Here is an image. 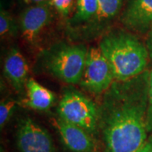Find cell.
Here are the masks:
<instances>
[{
	"mask_svg": "<svg viewBox=\"0 0 152 152\" xmlns=\"http://www.w3.org/2000/svg\"><path fill=\"white\" fill-rule=\"evenodd\" d=\"M4 72L8 80L18 91L26 86L29 67L26 58L18 49H11L6 56Z\"/></svg>",
	"mask_w": 152,
	"mask_h": 152,
	"instance_id": "cell-10",
	"label": "cell"
},
{
	"mask_svg": "<svg viewBox=\"0 0 152 152\" xmlns=\"http://www.w3.org/2000/svg\"><path fill=\"white\" fill-rule=\"evenodd\" d=\"M88 51L80 45H65L56 50L48 60L51 74L62 81L75 85L80 83L86 64Z\"/></svg>",
	"mask_w": 152,
	"mask_h": 152,
	"instance_id": "cell-3",
	"label": "cell"
},
{
	"mask_svg": "<svg viewBox=\"0 0 152 152\" xmlns=\"http://www.w3.org/2000/svg\"><path fill=\"white\" fill-rule=\"evenodd\" d=\"M150 74L114 80L98 108L99 125L108 152H138L147 138Z\"/></svg>",
	"mask_w": 152,
	"mask_h": 152,
	"instance_id": "cell-1",
	"label": "cell"
},
{
	"mask_svg": "<svg viewBox=\"0 0 152 152\" xmlns=\"http://www.w3.org/2000/svg\"><path fill=\"white\" fill-rule=\"evenodd\" d=\"M53 123L63 143L70 151L96 152V143L89 132L60 118L53 120Z\"/></svg>",
	"mask_w": 152,
	"mask_h": 152,
	"instance_id": "cell-8",
	"label": "cell"
},
{
	"mask_svg": "<svg viewBox=\"0 0 152 152\" xmlns=\"http://www.w3.org/2000/svg\"><path fill=\"white\" fill-rule=\"evenodd\" d=\"M23 2L28 5H35V4H41L48 3L49 0H23Z\"/></svg>",
	"mask_w": 152,
	"mask_h": 152,
	"instance_id": "cell-20",
	"label": "cell"
},
{
	"mask_svg": "<svg viewBox=\"0 0 152 152\" xmlns=\"http://www.w3.org/2000/svg\"><path fill=\"white\" fill-rule=\"evenodd\" d=\"M59 118L92 134L99 125L98 108L91 100L81 93L69 91L63 96L58 105Z\"/></svg>",
	"mask_w": 152,
	"mask_h": 152,
	"instance_id": "cell-4",
	"label": "cell"
},
{
	"mask_svg": "<svg viewBox=\"0 0 152 152\" xmlns=\"http://www.w3.org/2000/svg\"><path fill=\"white\" fill-rule=\"evenodd\" d=\"M121 21L131 31L148 32L152 26V0H129Z\"/></svg>",
	"mask_w": 152,
	"mask_h": 152,
	"instance_id": "cell-9",
	"label": "cell"
},
{
	"mask_svg": "<svg viewBox=\"0 0 152 152\" xmlns=\"http://www.w3.org/2000/svg\"><path fill=\"white\" fill-rule=\"evenodd\" d=\"M146 48L149 53V58L152 61V26L148 31L146 39Z\"/></svg>",
	"mask_w": 152,
	"mask_h": 152,
	"instance_id": "cell-18",
	"label": "cell"
},
{
	"mask_svg": "<svg viewBox=\"0 0 152 152\" xmlns=\"http://www.w3.org/2000/svg\"><path fill=\"white\" fill-rule=\"evenodd\" d=\"M17 102L15 100H3L0 104V127L3 129L15 111Z\"/></svg>",
	"mask_w": 152,
	"mask_h": 152,
	"instance_id": "cell-16",
	"label": "cell"
},
{
	"mask_svg": "<svg viewBox=\"0 0 152 152\" xmlns=\"http://www.w3.org/2000/svg\"><path fill=\"white\" fill-rule=\"evenodd\" d=\"M146 128L148 132H152V70L150 73L149 97H148V108H147L146 114Z\"/></svg>",
	"mask_w": 152,
	"mask_h": 152,
	"instance_id": "cell-17",
	"label": "cell"
},
{
	"mask_svg": "<svg viewBox=\"0 0 152 152\" xmlns=\"http://www.w3.org/2000/svg\"><path fill=\"white\" fill-rule=\"evenodd\" d=\"M15 20L10 13L1 6L0 12V35L1 38L10 37L16 33Z\"/></svg>",
	"mask_w": 152,
	"mask_h": 152,
	"instance_id": "cell-14",
	"label": "cell"
},
{
	"mask_svg": "<svg viewBox=\"0 0 152 152\" xmlns=\"http://www.w3.org/2000/svg\"><path fill=\"white\" fill-rule=\"evenodd\" d=\"M99 48L112 67L115 80H127L141 75L150 58L146 47L135 36L124 31L107 34Z\"/></svg>",
	"mask_w": 152,
	"mask_h": 152,
	"instance_id": "cell-2",
	"label": "cell"
},
{
	"mask_svg": "<svg viewBox=\"0 0 152 152\" xmlns=\"http://www.w3.org/2000/svg\"><path fill=\"white\" fill-rule=\"evenodd\" d=\"M76 0H49L50 6L64 18L69 16L74 10Z\"/></svg>",
	"mask_w": 152,
	"mask_h": 152,
	"instance_id": "cell-15",
	"label": "cell"
},
{
	"mask_svg": "<svg viewBox=\"0 0 152 152\" xmlns=\"http://www.w3.org/2000/svg\"><path fill=\"white\" fill-rule=\"evenodd\" d=\"M124 0H99L98 8L96 15L91 20V23L100 26L113 20L118 15Z\"/></svg>",
	"mask_w": 152,
	"mask_h": 152,
	"instance_id": "cell-12",
	"label": "cell"
},
{
	"mask_svg": "<svg viewBox=\"0 0 152 152\" xmlns=\"http://www.w3.org/2000/svg\"><path fill=\"white\" fill-rule=\"evenodd\" d=\"M26 98L24 104L29 108L44 111L52 107L55 100L53 92L42 86L33 78L28 79L26 82Z\"/></svg>",
	"mask_w": 152,
	"mask_h": 152,
	"instance_id": "cell-11",
	"label": "cell"
},
{
	"mask_svg": "<svg viewBox=\"0 0 152 152\" xmlns=\"http://www.w3.org/2000/svg\"><path fill=\"white\" fill-rule=\"evenodd\" d=\"M16 145L20 152H55L48 132L30 118L22 119L18 126Z\"/></svg>",
	"mask_w": 152,
	"mask_h": 152,
	"instance_id": "cell-6",
	"label": "cell"
},
{
	"mask_svg": "<svg viewBox=\"0 0 152 152\" xmlns=\"http://www.w3.org/2000/svg\"><path fill=\"white\" fill-rule=\"evenodd\" d=\"M115 80L113 69L98 48L88 51L86 64L82 76L81 86L92 93L105 92Z\"/></svg>",
	"mask_w": 152,
	"mask_h": 152,
	"instance_id": "cell-5",
	"label": "cell"
},
{
	"mask_svg": "<svg viewBox=\"0 0 152 152\" xmlns=\"http://www.w3.org/2000/svg\"><path fill=\"white\" fill-rule=\"evenodd\" d=\"M138 152H152V136L147 140L145 145Z\"/></svg>",
	"mask_w": 152,
	"mask_h": 152,
	"instance_id": "cell-19",
	"label": "cell"
},
{
	"mask_svg": "<svg viewBox=\"0 0 152 152\" xmlns=\"http://www.w3.org/2000/svg\"><path fill=\"white\" fill-rule=\"evenodd\" d=\"M98 2L99 0H78L77 10L71 22L74 24H80L91 21L96 13Z\"/></svg>",
	"mask_w": 152,
	"mask_h": 152,
	"instance_id": "cell-13",
	"label": "cell"
},
{
	"mask_svg": "<svg viewBox=\"0 0 152 152\" xmlns=\"http://www.w3.org/2000/svg\"><path fill=\"white\" fill-rule=\"evenodd\" d=\"M53 9L48 3L29 5L20 15V30L23 39L29 44L35 43L53 19Z\"/></svg>",
	"mask_w": 152,
	"mask_h": 152,
	"instance_id": "cell-7",
	"label": "cell"
}]
</instances>
